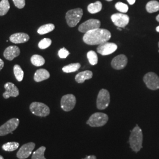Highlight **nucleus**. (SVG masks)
<instances>
[{
    "label": "nucleus",
    "mask_w": 159,
    "mask_h": 159,
    "mask_svg": "<svg viewBox=\"0 0 159 159\" xmlns=\"http://www.w3.org/2000/svg\"></svg>",
    "instance_id": "37998d69"
},
{
    "label": "nucleus",
    "mask_w": 159,
    "mask_h": 159,
    "mask_svg": "<svg viewBox=\"0 0 159 159\" xmlns=\"http://www.w3.org/2000/svg\"><path fill=\"white\" fill-rule=\"evenodd\" d=\"M20 123V120L17 118H12L8 120L6 123L0 126V136H6L9 133H12Z\"/></svg>",
    "instance_id": "423d86ee"
},
{
    "label": "nucleus",
    "mask_w": 159,
    "mask_h": 159,
    "mask_svg": "<svg viewBox=\"0 0 159 159\" xmlns=\"http://www.w3.org/2000/svg\"><path fill=\"white\" fill-rule=\"evenodd\" d=\"M35 147L34 143L30 142L24 144L17 152V157L19 159H27L33 153Z\"/></svg>",
    "instance_id": "f8f14e48"
},
{
    "label": "nucleus",
    "mask_w": 159,
    "mask_h": 159,
    "mask_svg": "<svg viewBox=\"0 0 159 159\" xmlns=\"http://www.w3.org/2000/svg\"><path fill=\"white\" fill-rule=\"evenodd\" d=\"M117 30H119L120 31H121V28H120V27H117Z\"/></svg>",
    "instance_id": "ea45409f"
},
{
    "label": "nucleus",
    "mask_w": 159,
    "mask_h": 159,
    "mask_svg": "<svg viewBox=\"0 0 159 159\" xmlns=\"http://www.w3.org/2000/svg\"><path fill=\"white\" fill-rule=\"evenodd\" d=\"M111 33L106 29H97L88 31L83 36V40L88 45H100L111 39Z\"/></svg>",
    "instance_id": "f257e3e1"
},
{
    "label": "nucleus",
    "mask_w": 159,
    "mask_h": 159,
    "mask_svg": "<svg viewBox=\"0 0 159 159\" xmlns=\"http://www.w3.org/2000/svg\"><path fill=\"white\" fill-rule=\"evenodd\" d=\"M52 41L50 39H44L41 40L39 43V47L41 50L46 49L51 46Z\"/></svg>",
    "instance_id": "c756f323"
},
{
    "label": "nucleus",
    "mask_w": 159,
    "mask_h": 159,
    "mask_svg": "<svg viewBox=\"0 0 159 159\" xmlns=\"http://www.w3.org/2000/svg\"><path fill=\"white\" fill-rule=\"evenodd\" d=\"M20 146L17 142H8L4 144L2 146V148L6 152H13L16 150Z\"/></svg>",
    "instance_id": "a878e982"
},
{
    "label": "nucleus",
    "mask_w": 159,
    "mask_h": 159,
    "mask_svg": "<svg viewBox=\"0 0 159 159\" xmlns=\"http://www.w3.org/2000/svg\"><path fill=\"white\" fill-rule=\"evenodd\" d=\"M101 23L98 20L90 19L84 23H82L79 27V31L81 33H86L93 30L99 29Z\"/></svg>",
    "instance_id": "9d476101"
},
{
    "label": "nucleus",
    "mask_w": 159,
    "mask_h": 159,
    "mask_svg": "<svg viewBox=\"0 0 159 159\" xmlns=\"http://www.w3.org/2000/svg\"><path fill=\"white\" fill-rule=\"evenodd\" d=\"M30 40L29 35L24 33H17L12 34L10 37V41L14 44H21L27 42Z\"/></svg>",
    "instance_id": "f3484780"
},
{
    "label": "nucleus",
    "mask_w": 159,
    "mask_h": 159,
    "mask_svg": "<svg viewBox=\"0 0 159 159\" xmlns=\"http://www.w3.org/2000/svg\"><path fill=\"white\" fill-rule=\"evenodd\" d=\"M129 144L132 150L136 153L140 152L143 148V133L142 129L138 125L130 131Z\"/></svg>",
    "instance_id": "f03ea898"
},
{
    "label": "nucleus",
    "mask_w": 159,
    "mask_h": 159,
    "mask_svg": "<svg viewBox=\"0 0 159 159\" xmlns=\"http://www.w3.org/2000/svg\"><path fill=\"white\" fill-rule=\"evenodd\" d=\"M117 49V46L113 43H104L102 44L99 45L97 48V52L102 55L107 56L113 53Z\"/></svg>",
    "instance_id": "ddd939ff"
},
{
    "label": "nucleus",
    "mask_w": 159,
    "mask_h": 159,
    "mask_svg": "<svg viewBox=\"0 0 159 159\" xmlns=\"http://www.w3.org/2000/svg\"><path fill=\"white\" fill-rule=\"evenodd\" d=\"M128 1V2L129 3L130 5H133L136 2V0H127Z\"/></svg>",
    "instance_id": "c9c22d12"
},
{
    "label": "nucleus",
    "mask_w": 159,
    "mask_h": 159,
    "mask_svg": "<svg viewBox=\"0 0 159 159\" xmlns=\"http://www.w3.org/2000/svg\"><path fill=\"white\" fill-rule=\"evenodd\" d=\"M102 4L100 1H96L94 3H91L87 7V10L91 14H96L100 11L102 9Z\"/></svg>",
    "instance_id": "aec40b11"
},
{
    "label": "nucleus",
    "mask_w": 159,
    "mask_h": 159,
    "mask_svg": "<svg viewBox=\"0 0 159 159\" xmlns=\"http://www.w3.org/2000/svg\"><path fill=\"white\" fill-rule=\"evenodd\" d=\"M6 91L3 93L2 96L6 98H9L10 97H17L19 95V90L17 86L11 82H7L4 85Z\"/></svg>",
    "instance_id": "4468645a"
},
{
    "label": "nucleus",
    "mask_w": 159,
    "mask_h": 159,
    "mask_svg": "<svg viewBox=\"0 0 159 159\" xmlns=\"http://www.w3.org/2000/svg\"><path fill=\"white\" fill-rule=\"evenodd\" d=\"M50 77V74L49 72L43 68H41L39 70H37L34 75V80L35 82H41L44 80L48 79Z\"/></svg>",
    "instance_id": "a211bd4d"
},
{
    "label": "nucleus",
    "mask_w": 159,
    "mask_h": 159,
    "mask_svg": "<svg viewBox=\"0 0 159 159\" xmlns=\"http://www.w3.org/2000/svg\"><path fill=\"white\" fill-rule=\"evenodd\" d=\"M58 56L60 58H66L68 57V55L70 54V52L66 48L63 47L58 51Z\"/></svg>",
    "instance_id": "2f4dec72"
},
{
    "label": "nucleus",
    "mask_w": 159,
    "mask_h": 159,
    "mask_svg": "<svg viewBox=\"0 0 159 159\" xmlns=\"http://www.w3.org/2000/svg\"><path fill=\"white\" fill-rule=\"evenodd\" d=\"M83 159H97V157L96 156H95L94 155H91V156H88Z\"/></svg>",
    "instance_id": "f704fd0d"
},
{
    "label": "nucleus",
    "mask_w": 159,
    "mask_h": 159,
    "mask_svg": "<svg viewBox=\"0 0 159 159\" xmlns=\"http://www.w3.org/2000/svg\"><path fill=\"white\" fill-rule=\"evenodd\" d=\"M93 77V73L91 71L86 70L80 72L75 75V80L78 83H83L86 80L91 79Z\"/></svg>",
    "instance_id": "6ab92c4d"
},
{
    "label": "nucleus",
    "mask_w": 159,
    "mask_h": 159,
    "mask_svg": "<svg viewBox=\"0 0 159 159\" xmlns=\"http://www.w3.org/2000/svg\"><path fill=\"white\" fill-rule=\"evenodd\" d=\"M10 8L8 0H1L0 2V16H5Z\"/></svg>",
    "instance_id": "393cba45"
},
{
    "label": "nucleus",
    "mask_w": 159,
    "mask_h": 159,
    "mask_svg": "<svg viewBox=\"0 0 159 159\" xmlns=\"http://www.w3.org/2000/svg\"><path fill=\"white\" fill-rule=\"evenodd\" d=\"M83 15V11L80 8L70 10L67 12L66 19L68 26L70 27H75L81 20Z\"/></svg>",
    "instance_id": "7ed1b4c3"
},
{
    "label": "nucleus",
    "mask_w": 159,
    "mask_h": 159,
    "mask_svg": "<svg viewBox=\"0 0 159 159\" xmlns=\"http://www.w3.org/2000/svg\"><path fill=\"white\" fill-rule=\"evenodd\" d=\"M31 62L36 67H40L45 64V60L41 56L34 54L31 57Z\"/></svg>",
    "instance_id": "5701e85b"
},
{
    "label": "nucleus",
    "mask_w": 159,
    "mask_h": 159,
    "mask_svg": "<svg viewBox=\"0 0 159 159\" xmlns=\"http://www.w3.org/2000/svg\"><path fill=\"white\" fill-rule=\"evenodd\" d=\"M46 150V147H40L39 148H38L37 150L33 152L31 159H46L44 157V152Z\"/></svg>",
    "instance_id": "cd10ccee"
},
{
    "label": "nucleus",
    "mask_w": 159,
    "mask_h": 159,
    "mask_svg": "<svg viewBox=\"0 0 159 159\" xmlns=\"http://www.w3.org/2000/svg\"><path fill=\"white\" fill-rule=\"evenodd\" d=\"M158 45H159V44H158Z\"/></svg>",
    "instance_id": "79ce46f5"
},
{
    "label": "nucleus",
    "mask_w": 159,
    "mask_h": 159,
    "mask_svg": "<svg viewBox=\"0 0 159 159\" xmlns=\"http://www.w3.org/2000/svg\"><path fill=\"white\" fill-rule=\"evenodd\" d=\"M54 29L55 26L53 24H47L41 26L40 28L38 29L37 33L40 35H44L50 33L52 31H53Z\"/></svg>",
    "instance_id": "4be33fe9"
},
{
    "label": "nucleus",
    "mask_w": 159,
    "mask_h": 159,
    "mask_svg": "<svg viewBox=\"0 0 159 159\" xmlns=\"http://www.w3.org/2000/svg\"><path fill=\"white\" fill-rule=\"evenodd\" d=\"M20 54V50L18 47L11 46L6 48L4 52V57L7 60L12 61L15 58L18 57Z\"/></svg>",
    "instance_id": "dca6fc26"
},
{
    "label": "nucleus",
    "mask_w": 159,
    "mask_h": 159,
    "mask_svg": "<svg viewBox=\"0 0 159 159\" xmlns=\"http://www.w3.org/2000/svg\"><path fill=\"white\" fill-rule=\"evenodd\" d=\"M143 81L148 89L152 90L159 89V77L154 73H148L143 77Z\"/></svg>",
    "instance_id": "6e6552de"
},
{
    "label": "nucleus",
    "mask_w": 159,
    "mask_h": 159,
    "mask_svg": "<svg viewBox=\"0 0 159 159\" xmlns=\"http://www.w3.org/2000/svg\"><path fill=\"white\" fill-rule=\"evenodd\" d=\"M87 56L89 63H90L92 66L96 65L98 63V56L95 51H89L87 54Z\"/></svg>",
    "instance_id": "c85d7f7f"
},
{
    "label": "nucleus",
    "mask_w": 159,
    "mask_h": 159,
    "mask_svg": "<svg viewBox=\"0 0 159 159\" xmlns=\"http://www.w3.org/2000/svg\"><path fill=\"white\" fill-rule=\"evenodd\" d=\"M80 67L81 65L80 63H72L64 66L63 68V71L66 73H70L77 71Z\"/></svg>",
    "instance_id": "b1692460"
},
{
    "label": "nucleus",
    "mask_w": 159,
    "mask_h": 159,
    "mask_svg": "<svg viewBox=\"0 0 159 159\" xmlns=\"http://www.w3.org/2000/svg\"><path fill=\"white\" fill-rule=\"evenodd\" d=\"M111 19L115 25L120 28H125L129 23V17L124 13L114 14Z\"/></svg>",
    "instance_id": "9b49d317"
},
{
    "label": "nucleus",
    "mask_w": 159,
    "mask_h": 159,
    "mask_svg": "<svg viewBox=\"0 0 159 159\" xmlns=\"http://www.w3.org/2000/svg\"><path fill=\"white\" fill-rule=\"evenodd\" d=\"M127 58L125 55L120 54L114 58L111 61V65L115 70H121L127 66Z\"/></svg>",
    "instance_id": "2eb2a0df"
},
{
    "label": "nucleus",
    "mask_w": 159,
    "mask_h": 159,
    "mask_svg": "<svg viewBox=\"0 0 159 159\" xmlns=\"http://www.w3.org/2000/svg\"><path fill=\"white\" fill-rule=\"evenodd\" d=\"M76 104V98L73 94H68L62 97L61 107L65 111H70L74 108Z\"/></svg>",
    "instance_id": "1a4fd4ad"
},
{
    "label": "nucleus",
    "mask_w": 159,
    "mask_h": 159,
    "mask_svg": "<svg viewBox=\"0 0 159 159\" xmlns=\"http://www.w3.org/2000/svg\"><path fill=\"white\" fill-rule=\"evenodd\" d=\"M12 1L14 5L19 9H22L25 6V0H12Z\"/></svg>",
    "instance_id": "473e14b6"
},
{
    "label": "nucleus",
    "mask_w": 159,
    "mask_h": 159,
    "mask_svg": "<svg viewBox=\"0 0 159 159\" xmlns=\"http://www.w3.org/2000/svg\"><path fill=\"white\" fill-rule=\"evenodd\" d=\"M146 10L149 13H153L159 11V2L157 1L153 0L148 2L146 6Z\"/></svg>",
    "instance_id": "412c9836"
},
{
    "label": "nucleus",
    "mask_w": 159,
    "mask_h": 159,
    "mask_svg": "<svg viewBox=\"0 0 159 159\" xmlns=\"http://www.w3.org/2000/svg\"><path fill=\"white\" fill-rule=\"evenodd\" d=\"M156 31H157V32H159V25L158 27H156Z\"/></svg>",
    "instance_id": "4c0bfd02"
},
{
    "label": "nucleus",
    "mask_w": 159,
    "mask_h": 159,
    "mask_svg": "<svg viewBox=\"0 0 159 159\" xmlns=\"http://www.w3.org/2000/svg\"><path fill=\"white\" fill-rule=\"evenodd\" d=\"M106 1H113V0H106Z\"/></svg>",
    "instance_id": "a19ab883"
},
{
    "label": "nucleus",
    "mask_w": 159,
    "mask_h": 159,
    "mask_svg": "<svg viewBox=\"0 0 159 159\" xmlns=\"http://www.w3.org/2000/svg\"><path fill=\"white\" fill-rule=\"evenodd\" d=\"M110 96L108 90L102 89L99 91L97 98V107L99 110H104L109 106Z\"/></svg>",
    "instance_id": "0eeeda50"
},
{
    "label": "nucleus",
    "mask_w": 159,
    "mask_h": 159,
    "mask_svg": "<svg viewBox=\"0 0 159 159\" xmlns=\"http://www.w3.org/2000/svg\"><path fill=\"white\" fill-rule=\"evenodd\" d=\"M32 113L39 117H47L50 113V108L43 102H33L30 106Z\"/></svg>",
    "instance_id": "39448f33"
},
{
    "label": "nucleus",
    "mask_w": 159,
    "mask_h": 159,
    "mask_svg": "<svg viewBox=\"0 0 159 159\" xmlns=\"http://www.w3.org/2000/svg\"><path fill=\"white\" fill-rule=\"evenodd\" d=\"M156 20H157L158 22H159V14L156 17Z\"/></svg>",
    "instance_id": "e433bc0d"
},
{
    "label": "nucleus",
    "mask_w": 159,
    "mask_h": 159,
    "mask_svg": "<svg viewBox=\"0 0 159 159\" xmlns=\"http://www.w3.org/2000/svg\"><path fill=\"white\" fill-rule=\"evenodd\" d=\"M14 74L16 78L17 81L19 82H21L24 78V71L20 66L16 64L14 66L13 68Z\"/></svg>",
    "instance_id": "bb28decb"
},
{
    "label": "nucleus",
    "mask_w": 159,
    "mask_h": 159,
    "mask_svg": "<svg viewBox=\"0 0 159 159\" xmlns=\"http://www.w3.org/2000/svg\"><path fill=\"white\" fill-rule=\"evenodd\" d=\"M0 159H4V157H2V156H1V155H0Z\"/></svg>",
    "instance_id": "58836bf2"
},
{
    "label": "nucleus",
    "mask_w": 159,
    "mask_h": 159,
    "mask_svg": "<svg viewBox=\"0 0 159 159\" xmlns=\"http://www.w3.org/2000/svg\"><path fill=\"white\" fill-rule=\"evenodd\" d=\"M116 8L121 13H125L129 10V7L123 2H118L115 4Z\"/></svg>",
    "instance_id": "7c9ffc66"
},
{
    "label": "nucleus",
    "mask_w": 159,
    "mask_h": 159,
    "mask_svg": "<svg viewBox=\"0 0 159 159\" xmlns=\"http://www.w3.org/2000/svg\"><path fill=\"white\" fill-rule=\"evenodd\" d=\"M108 120V116L106 114L95 113L91 115L86 123L91 127H99L105 125Z\"/></svg>",
    "instance_id": "20e7f679"
},
{
    "label": "nucleus",
    "mask_w": 159,
    "mask_h": 159,
    "mask_svg": "<svg viewBox=\"0 0 159 159\" xmlns=\"http://www.w3.org/2000/svg\"><path fill=\"white\" fill-rule=\"evenodd\" d=\"M4 66V62L2 59L0 58V71L3 68Z\"/></svg>",
    "instance_id": "72a5a7b5"
}]
</instances>
